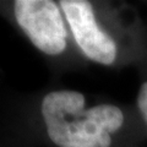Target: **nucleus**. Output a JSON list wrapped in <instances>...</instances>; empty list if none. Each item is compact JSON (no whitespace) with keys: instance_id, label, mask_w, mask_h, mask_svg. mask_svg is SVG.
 <instances>
[{"instance_id":"nucleus-1","label":"nucleus","mask_w":147,"mask_h":147,"mask_svg":"<svg viewBox=\"0 0 147 147\" xmlns=\"http://www.w3.org/2000/svg\"><path fill=\"white\" fill-rule=\"evenodd\" d=\"M5 130L31 147H134L124 105L52 85L4 103Z\"/></svg>"},{"instance_id":"nucleus-2","label":"nucleus","mask_w":147,"mask_h":147,"mask_svg":"<svg viewBox=\"0 0 147 147\" xmlns=\"http://www.w3.org/2000/svg\"><path fill=\"white\" fill-rule=\"evenodd\" d=\"M72 39L87 63L118 67L137 53V34L125 7L107 1L60 0Z\"/></svg>"},{"instance_id":"nucleus-3","label":"nucleus","mask_w":147,"mask_h":147,"mask_svg":"<svg viewBox=\"0 0 147 147\" xmlns=\"http://www.w3.org/2000/svg\"><path fill=\"white\" fill-rule=\"evenodd\" d=\"M0 16L33 47L54 76L87 63L76 48L59 1L0 0Z\"/></svg>"},{"instance_id":"nucleus-4","label":"nucleus","mask_w":147,"mask_h":147,"mask_svg":"<svg viewBox=\"0 0 147 147\" xmlns=\"http://www.w3.org/2000/svg\"><path fill=\"white\" fill-rule=\"evenodd\" d=\"M136 110L147 127V80L140 84L136 94Z\"/></svg>"},{"instance_id":"nucleus-5","label":"nucleus","mask_w":147,"mask_h":147,"mask_svg":"<svg viewBox=\"0 0 147 147\" xmlns=\"http://www.w3.org/2000/svg\"><path fill=\"white\" fill-rule=\"evenodd\" d=\"M0 147H31L11 132L5 130L0 134Z\"/></svg>"}]
</instances>
